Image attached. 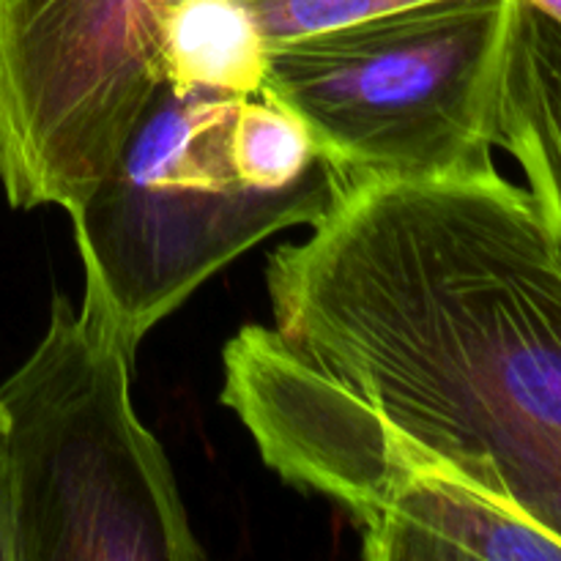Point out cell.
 Segmentation results:
<instances>
[{"instance_id":"6","label":"cell","mask_w":561,"mask_h":561,"mask_svg":"<svg viewBox=\"0 0 561 561\" xmlns=\"http://www.w3.org/2000/svg\"><path fill=\"white\" fill-rule=\"evenodd\" d=\"M493 146L515 159L561 257V22L515 0Z\"/></svg>"},{"instance_id":"8","label":"cell","mask_w":561,"mask_h":561,"mask_svg":"<svg viewBox=\"0 0 561 561\" xmlns=\"http://www.w3.org/2000/svg\"><path fill=\"white\" fill-rule=\"evenodd\" d=\"M255 20L266 47L351 25L367 16L420 5L427 0H239Z\"/></svg>"},{"instance_id":"9","label":"cell","mask_w":561,"mask_h":561,"mask_svg":"<svg viewBox=\"0 0 561 561\" xmlns=\"http://www.w3.org/2000/svg\"><path fill=\"white\" fill-rule=\"evenodd\" d=\"M0 561H14V524H11V480L5 455L3 422H0Z\"/></svg>"},{"instance_id":"10","label":"cell","mask_w":561,"mask_h":561,"mask_svg":"<svg viewBox=\"0 0 561 561\" xmlns=\"http://www.w3.org/2000/svg\"><path fill=\"white\" fill-rule=\"evenodd\" d=\"M531 5H537L540 11H546L548 16H553V20L561 22V0H529Z\"/></svg>"},{"instance_id":"4","label":"cell","mask_w":561,"mask_h":561,"mask_svg":"<svg viewBox=\"0 0 561 561\" xmlns=\"http://www.w3.org/2000/svg\"><path fill=\"white\" fill-rule=\"evenodd\" d=\"M181 0H0V186L75 214L164 82Z\"/></svg>"},{"instance_id":"5","label":"cell","mask_w":561,"mask_h":561,"mask_svg":"<svg viewBox=\"0 0 561 561\" xmlns=\"http://www.w3.org/2000/svg\"><path fill=\"white\" fill-rule=\"evenodd\" d=\"M354 524L370 561H561L559 537L460 477H409Z\"/></svg>"},{"instance_id":"7","label":"cell","mask_w":561,"mask_h":561,"mask_svg":"<svg viewBox=\"0 0 561 561\" xmlns=\"http://www.w3.org/2000/svg\"><path fill=\"white\" fill-rule=\"evenodd\" d=\"M268 47L239 0H181L164 25L162 71L175 88L257 93Z\"/></svg>"},{"instance_id":"1","label":"cell","mask_w":561,"mask_h":561,"mask_svg":"<svg viewBox=\"0 0 561 561\" xmlns=\"http://www.w3.org/2000/svg\"><path fill=\"white\" fill-rule=\"evenodd\" d=\"M244 96L164 80L69 214L85 285L131 354L228 263L279 230L312 228L343 192L337 173H299L241 124Z\"/></svg>"},{"instance_id":"3","label":"cell","mask_w":561,"mask_h":561,"mask_svg":"<svg viewBox=\"0 0 561 561\" xmlns=\"http://www.w3.org/2000/svg\"><path fill=\"white\" fill-rule=\"evenodd\" d=\"M515 0H427L277 44L261 91L307 126L343 184L496 168Z\"/></svg>"},{"instance_id":"2","label":"cell","mask_w":561,"mask_h":561,"mask_svg":"<svg viewBox=\"0 0 561 561\" xmlns=\"http://www.w3.org/2000/svg\"><path fill=\"white\" fill-rule=\"evenodd\" d=\"M135 354L96 288L55 294L0 383L14 561H201L168 453L131 405Z\"/></svg>"}]
</instances>
